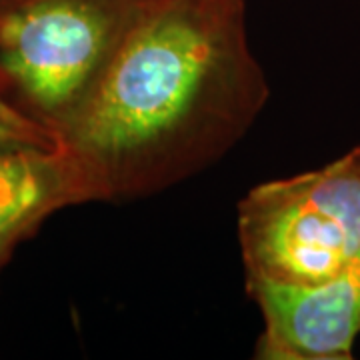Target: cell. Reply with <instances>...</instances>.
<instances>
[{
    "instance_id": "obj_1",
    "label": "cell",
    "mask_w": 360,
    "mask_h": 360,
    "mask_svg": "<svg viewBox=\"0 0 360 360\" xmlns=\"http://www.w3.org/2000/svg\"><path fill=\"white\" fill-rule=\"evenodd\" d=\"M269 96L245 0H150L56 130L58 148L84 202L144 198L220 160Z\"/></svg>"
},
{
    "instance_id": "obj_2",
    "label": "cell",
    "mask_w": 360,
    "mask_h": 360,
    "mask_svg": "<svg viewBox=\"0 0 360 360\" xmlns=\"http://www.w3.org/2000/svg\"><path fill=\"white\" fill-rule=\"evenodd\" d=\"M150 0H0V98L56 134Z\"/></svg>"
},
{
    "instance_id": "obj_3",
    "label": "cell",
    "mask_w": 360,
    "mask_h": 360,
    "mask_svg": "<svg viewBox=\"0 0 360 360\" xmlns=\"http://www.w3.org/2000/svg\"><path fill=\"white\" fill-rule=\"evenodd\" d=\"M246 283H326L360 258V144L326 167L255 186L238 205Z\"/></svg>"
},
{
    "instance_id": "obj_4",
    "label": "cell",
    "mask_w": 360,
    "mask_h": 360,
    "mask_svg": "<svg viewBox=\"0 0 360 360\" xmlns=\"http://www.w3.org/2000/svg\"><path fill=\"white\" fill-rule=\"evenodd\" d=\"M264 328L260 360H350L360 333V258L314 286L250 281Z\"/></svg>"
},
{
    "instance_id": "obj_5",
    "label": "cell",
    "mask_w": 360,
    "mask_h": 360,
    "mask_svg": "<svg viewBox=\"0 0 360 360\" xmlns=\"http://www.w3.org/2000/svg\"><path fill=\"white\" fill-rule=\"evenodd\" d=\"M72 205L84 200L77 172L60 148L0 150V269L20 240Z\"/></svg>"
},
{
    "instance_id": "obj_6",
    "label": "cell",
    "mask_w": 360,
    "mask_h": 360,
    "mask_svg": "<svg viewBox=\"0 0 360 360\" xmlns=\"http://www.w3.org/2000/svg\"><path fill=\"white\" fill-rule=\"evenodd\" d=\"M16 148H58V139L0 98V150Z\"/></svg>"
}]
</instances>
